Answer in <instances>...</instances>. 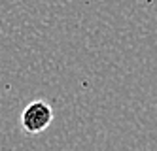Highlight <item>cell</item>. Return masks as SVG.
Returning <instances> with one entry per match:
<instances>
[{"instance_id":"obj_1","label":"cell","mask_w":157,"mask_h":151,"mask_svg":"<svg viewBox=\"0 0 157 151\" xmlns=\"http://www.w3.org/2000/svg\"><path fill=\"white\" fill-rule=\"evenodd\" d=\"M51 121H53V110L44 100H34L27 104V108L21 113V126L29 136L44 132L51 125Z\"/></svg>"}]
</instances>
